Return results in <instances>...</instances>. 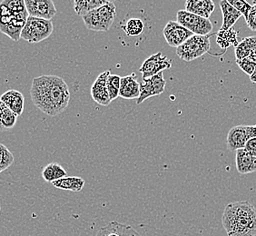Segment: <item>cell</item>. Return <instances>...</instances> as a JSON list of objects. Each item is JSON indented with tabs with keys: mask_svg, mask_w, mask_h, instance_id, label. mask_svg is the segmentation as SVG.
I'll list each match as a JSON object with an SVG mask.
<instances>
[{
	"mask_svg": "<svg viewBox=\"0 0 256 236\" xmlns=\"http://www.w3.org/2000/svg\"><path fill=\"white\" fill-rule=\"evenodd\" d=\"M176 21L194 34L208 36L212 30V24L210 20L190 13L186 10L178 11Z\"/></svg>",
	"mask_w": 256,
	"mask_h": 236,
	"instance_id": "7",
	"label": "cell"
},
{
	"mask_svg": "<svg viewBox=\"0 0 256 236\" xmlns=\"http://www.w3.org/2000/svg\"><path fill=\"white\" fill-rule=\"evenodd\" d=\"M246 133L249 139L256 138V126H246Z\"/></svg>",
	"mask_w": 256,
	"mask_h": 236,
	"instance_id": "32",
	"label": "cell"
},
{
	"mask_svg": "<svg viewBox=\"0 0 256 236\" xmlns=\"http://www.w3.org/2000/svg\"><path fill=\"white\" fill-rule=\"evenodd\" d=\"M252 4L254 6H256V0H252Z\"/></svg>",
	"mask_w": 256,
	"mask_h": 236,
	"instance_id": "35",
	"label": "cell"
},
{
	"mask_svg": "<svg viewBox=\"0 0 256 236\" xmlns=\"http://www.w3.org/2000/svg\"><path fill=\"white\" fill-rule=\"evenodd\" d=\"M236 162L237 171L241 174L256 172V158L247 152L244 148L237 150Z\"/></svg>",
	"mask_w": 256,
	"mask_h": 236,
	"instance_id": "17",
	"label": "cell"
},
{
	"mask_svg": "<svg viewBox=\"0 0 256 236\" xmlns=\"http://www.w3.org/2000/svg\"><path fill=\"white\" fill-rule=\"evenodd\" d=\"M116 16V8L114 3L108 2L96 10L90 11L86 15L83 16L82 18L88 30L106 32L113 25Z\"/></svg>",
	"mask_w": 256,
	"mask_h": 236,
	"instance_id": "4",
	"label": "cell"
},
{
	"mask_svg": "<svg viewBox=\"0 0 256 236\" xmlns=\"http://www.w3.org/2000/svg\"><path fill=\"white\" fill-rule=\"evenodd\" d=\"M248 140L249 138L247 136L246 126H234L227 134V148L231 151L244 149Z\"/></svg>",
	"mask_w": 256,
	"mask_h": 236,
	"instance_id": "14",
	"label": "cell"
},
{
	"mask_svg": "<svg viewBox=\"0 0 256 236\" xmlns=\"http://www.w3.org/2000/svg\"><path fill=\"white\" fill-rule=\"evenodd\" d=\"M111 72L109 70L101 73L91 88L92 98L96 103L104 106H108L112 102L108 88V78Z\"/></svg>",
	"mask_w": 256,
	"mask_h": 236,
	"instance_id": "12",
	"label": "cell"
},
{
	"mask_svg": "<svg viewBox=\"0 0 256 236\" xmlns=\"http://www.w3.org/2000/svg\"><path fill=\"white\" fill-rule=\"evenodd\" d=\"M121 76L118 74H110L108 78V88L109 96L111 101L118 98L120 94L121 86Z\"/></svg>",
	"mask_w": 256,
	"mask_h": 236,
	"instance_id": "26",
	"label": "cell"
},
{
	"mask_svg": "<svg viewBox=\"0 0 256 236\" xmlns=\"http://www.w3.org/2000/svg\"><path fill=\"white\" fill-rule=\"evenodd\" d=\"M0 102L5 104L6 106L12 110L16 114L20 116L24 111L25 98L24 96L16 90H10L2 94Z\"/></svg>",
	"mask_w": 256,
	"mask_h": 236,
	"instance_id": "16",
	"label": "cell"
},
{
	"mask_svg": "<svg viewBox=\"0 0 256 236\" xmlns=\"http://www.w3.org/2000/svg\"><path fill=\"white\" fill-rule=\"evenodd\" d=\"M256 46V36H248L242 40L239 44L236 46L234 54L237 60L247 58L252 50Z\"/></svg>",
	"mask_w": 256,
	"mask_h": 236,
	"instance_id": "23",
	"label": "cell"
},
{
	"mask_svg": "<svg viewBox=\"0 0 256 236\" xmlns=\"http://www.w3.org/2000/svg\"><path fill=\"white\" fill-rule=\"evenodd\" d=\"M54 26L52 20L28 16L21 33V38L31 44L40 43L48 38L53 33Z\"/></svg>",
	"mask_w": 256,
	"mask_h": 236,
	"instance_id": "5",
	"label": "cell"
},
{
	"mask_svg": "<svg viewBox=\"0 0 256 236\" xmlns=\"http://www.w3.org/2000/svg\"><path fill=\"white\" fill-rule=\"evenodd\" d=\"M96 236H141L133 227L119 222L112 221L99 229Z\"/></svg>",
	"mask_w": 256,
	"mask_h": 236,
	"instance_id": "13",
	"label": "cell"
},
{
	"mask_svg": "<svg viewBox=\"0 0 256 236\" xmlns=\"http://www.w3.org/2000/svg\"><path fill=\"white\" fill-rule=\"evenodd\" d=\"M247 58L250 59L251 61H252L254 63H256V46L254 50H252L251 53H250L249 56H248Z\"/></svg>",
	"mask_w": 256,
	"mask_h": 236,
	"instance_id": "33",
	"label": "cell"
},
{
	"mask_svg": "<svg viewBox=\"0 0 256 236\" xmlns=\"http://www.w3.org/2000/svg\"><path fill=\"white\" fill-rule=\"evenodd\" d=\"M30 94L34 106L50 116L63 113L70 101L68 86L64 79L58 76L34 78Z\"/></svg>",
	"mask_w": 256,
	"mask_h": 236,
	"instance_id": "1",
	"label": "cell"
},
{
	"mask_svg": "<svg viewBox=\"0 0 256 236\" xmlns=\"http://www.w3.org/2000/svg\"><path fill=\"white\" fill-rule=\"evenodd\" d=\"M236 10L241 13L242 16L247 20L252 6L250 5L246 0H227Z\"/></svg>",
	"mask_w": 256,
	"mask_h": 236,
	"instance_id": "28",
	"label": "cell"
},
{
	"mask_svg": "<svg viewBox=\"0 0 256 236\" xmlns=\"http://www.w3.org/2000/svg\"><path fill=\"white\" fill-rule=\"evenodd\" d=\"M211 48L208 36L194 34L189 40L176 48L178 58L186 62H191L207 53Z\"/></svg>",
	"mask_w": 256,
	"mask_h": 236,
	"instance_id": "6",
	"label": "cell"
},
{
	"mask_svg": "<svg viewBox=\"0 0 256 236\" xmlns=\"http://www.w3.org/2000/svg\"><path fill=\"white\" fill-rule=\"evenodd\" d=\"M119 96L124 99L138 98L140 96V83L134 78V74L121 78Z\"/></svg>",
	"mask_w": 256,
	"mask_h": 236,
	"instance_id": "18",
	"label": "cell"
},
{
	"mask_svg": "<svg viewBox=\"0 0 256 236\" xmlns=\"http://www.w3.org/2000/svg\"><path fill=\"white\" fill-rule=\"evenodd\" d=\"M244 149L247 152H249L251 156L256 158V138H252L247 141Z\"/></svg>",
	"mask_w": 256,
	"mask_h": 236,
	"instance_id": "31",
	"label": "cell"
},
{
	"mask_svg": "<svg viewBox=\"0 0 256 236\" xmlns=\"http://www.w3.org/2000/svg\"><path fill=\"white\" fill-rule=\"evenodd\" d=\"M250 80H251L252 82L254 84H256V70L254 71L252 74L250 76Z\"/></svg>",
	"mask_w": 256,
	"mask_h": 236,
	"instance_id": "34",
	"label": "cell"
},
{
	"mask_svg": "<svg viewBox=\"0 0 256 236\" xmlns=\"http://www.w3.org/2000/svg\"><path fill=\"white\" fill-rule=\"evenodd\" d=\"M15 161L13 154L4 144H0V172H3L12 166Z\"/></svg>",
	"mask_w": 256,
	"mask_h": 236,
	"instance_id": "27",
	"label": "cell"
},
{
	"mask_svg": "<svg viewBox=\"0 0 256 236\" xmlns=\"http://www.w3.org/2000/svg\"><path fill=\"white\" fill-rule=\"evenodd\" d=\"M122 30L128 36H138L142 34L144 30V23L143 20L140 18H130L122 26Z\"/></svg>",
	"mask_w": 256,
	"mask_h": 236,
	"instance_id": "24",
	"label": "cell"
},
{
	"mask_svg": "<svg viewBox=\"0 0 256 236\" xmlns=\"http://www.w3.org/2000/svg\"><path fill=\"white\" fill-rule=\"evenodd\" d=\"M84 184L86 182H84V179L81 177L66 176L52 182V186H54L56 188L61 189V190L78 192L83 190Z\"/></svg>",
	"mask_w": 256,
	"mask_h": 236,
	"instance_id": "20",
	"label": "cell"
},
{
	"mask_svg": "<svg viewBox=\"0 0 256 236\" xmlns=\"http://www.w3.org/2000/svg\"><path fill=\"white\" fill-rule=\"evenodd\" d=\"M219 4L222 13V25L220 30L227 31L231 30L232 26L236 23L237 20H239L242 15L227 0H221Z\"/></svg>",
	"mask_w": 256,
	"mask_h": 236,
	"instance_id": "19",
	"label": "cell"
},
{
	"mask_svg": "<svg viewBox=\"0 0 256 236\" xmlns=\"http://www.w3.org/2000/svg\"><path fill=\"white\" fill-rule=\"evenodd\" d=\"M108 3L106 0H74V10L76 15L83 16Z\"/></svg>",
	"mask_w": 256,
	"mask_h": 236,
	"instance_id": "21",
	"label": "cell"
},
{
	"mask_svg": "<svg viewBox=\"0 0 256 236\" xmlns=\"http://www.w3.org/2000/svg\"><path fill=\"white\" fill-rule=\"evenodd\" d=\"M30 16L51 20L56 14L53 0H25Z\"/></svg>",
	"mask_w": 256,
	"mask_h": 236,
	"instance_id": "11",
	"label": "cell"
},
{
	"mask_svg": "<svg viewBox=\"0 0 256 236\" xmlns=\"http://www.w3.org/2000/svg\"><path fill=\"white\" fill-rule=\"evenodd\" d=\"M166 84V82L164 78L162 72L150 78L143 79V82L140 84V96L138 98L136 104H141L146 99L160 96L164 93Z\"/></svg>",
	"mask_w": 256,
	"mask_h": 236,
	"instance_id": "9",
	"label": "cell"
},
{
	"mask_svg": "<svg viewBox=\"0 0 256 236\" xmlns=\"http://www.w3.org/2000/svg\"><path fill=\"white\" fill-rule=\"evenodd\" d=\"M171 68L172 61L166 56H162L161 52H158L144 61L139 69V72L143 76V79H148L161 73L166 69H170Z\"/></svg>",
	"mask_w": 256,
	"mask_h": 236,
	"instance_id": "8",
	"label": "cell"
},
{
	"mask_svg": "<svg viewBox=\"0 0 256 236\" xmlns=\"http://www.w3.org/2000/svg\"><path fill=\"white\" fill-rule=\"evenodd\" d=\"M2 1H4V0H2Z\"/></svg>",
	"mask_w": 256,
	"mask_h": 236,
	"instance_id": "36",
	"label": "cell"
},
{
	"mask_svg": "<svg viewBox=\"0 0 256 236\" xmlns=\"http://www.w3.org/2000/svg\"><path fill=\"white\" fill-rule=\"evenodd\" d=\"M162 34L168 44L176 48L194 34L178 21H169L162 30Z\"/></svg>",
	"mask_w": 256,
	"mask_h": 236,
	"instance_id": "10",
	"label": "cell"
},
{
	"mask_svg": "<svg viewBox=\"0 0 256 236\" xmlns=\"http://www.w3.org/2000/svg\"><path fill=\"white\" fill-rule=\"evenodd\" d=\"M28 16L25 0H4L1 3L0 30L11 40L18 41Z\"/></svg>",
	"mask_w": 256,
	"mask_h": 236,
	"instance_id": "3",
	"label": "cell"
},
{
	"mask_svg": "<svg viewBox=\"0 0 256 236\" xmlns=\"http://www.w3.org/2000/svg\"></svg>",
	"mask_w": 256,
	"mask_h": 236,
	"instance_id": "37",
	"label": "cell"
},
{
	"mask_svg": "<svg viewBox=\"0 0 256 236\" xmlns=\"http://www.w3.org/2000/svg\"><path fill=\"white\" fill-rule=\"evenodd\" d=\"M236 64H238L240 69H242V71H244L249 76H251L256 68V63H254L252 61L248 58L240 59V60L236 59Z\"/></svg>",
	"mask_w": 256,
	"mask_h": 236,
	"instance_id": "29",
	"label": "cell"
},
{
	"mask_svg": "<svg viewBox=\"0 0 256 236\" xmlns=\"http://www.w3.org/2000/svg\"><path fill=\"white\" fill-rule=\"evenodd\" d=\"M0 122L1 126L6 129L14 128L16 119H18V114H16L12 110H10L5 104L0 102Z\"/></svg>",
	"mask_w": 256,
	"mask_h": 236,
	"instance_id": "25",
	"label": "cell"
},
{
	"mask_svg": "<svg viewBox=\"0 0 256 236\" xmlns=\"http://www.w3.org/2000/svg\"><path fill=\"white\" fill-rule=\"evenodd\" d=\"M246 24L252 31H256V6H252V10L247 18Z\"/></svg>",
	"mask_w": 256,
	"mask_h": 236,
	"instance_id": "30",
	"label": "cell"
},
{
	"mask_svg": "<svg viewBox=\"0 0 256 236\" xmlns=\"http://www.w3.org/2000/svg\"><path fill=\"white\" fill-rule=\"evenodd\" d=\"M216 10V5L214 0H186V10L208 18L211 16Z\"/></svg>",
	"mask_w": 256,
	"mask_h": 236,
	"instance_id": "15",
	"label": "cell"
},
{
	"mask_svg": "<svg viewBox=\"0 0 256 236\" xmlns=\"http://www.w3.org/2000/svg\"><path fill=\"white\" fill-rule=\"evenodd\" d=\"M42 176L46 182H52L66 176V171L58 162H51L43 168Z\"/></svg>",
	"mask_w": 256,
	"mask_h": 236,
	"instance_id": "22",
	"label": "cell"
},
{
	"mask_svg": "<svg viewBox=\"0 0 256 236\" xmlns=\"http://www.w3.org/2000/svg\"><path fill=\"white\" fill-rule=\"evenodd\" d=\"M222 224L228 236H256V207L248 201L227 204Z\"/></svg>",
	"mask_w": 256,
	"mask_h": 236,
	"instance_id": "2",
	"label": "cell"
}]
</instances>
